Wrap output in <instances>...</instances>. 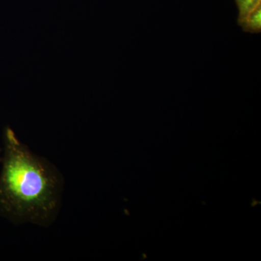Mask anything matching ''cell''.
<instances>
[{"label":"cell","mask_w":261,"mask_h":261,"mask_svg":"<svg viewBox=\"0 0 261 261\" xmlns=\"http://www.w3.org/2000/svg\"><path fill=\"white\" fill-rule=\"evenodd\" d=\"M0 215L13 222L47 225L59 207L62 178L56 168L32 153L13 130H4Z\"/></svg>","instance_id":"6da1fadb"},{"label":"cell","mask_w":261,"mask_h":261,"mask_svg":"<svg viewBox=\"0 0 261 261\" xmlns=\"http://www.w3.org/2000/svg\"><path fill=\"white\" fill-rule=\"evenodd\" d=\"M240 10V18L244 20L260 6V0H235Z\"/></svg>","instance_id":"7a4b0ae2"},{"label":"cell","mask_w":261,"mask_h":261,"mask_svg":"<svg viewBox=\"0 0 261 261\" xmlns=\"http://www.w3.org/2000/svg\"><path fill=\"white\" fill-rule=\"evenodd\" d=\"M260 7L259 6L244 20H246V23L249 28L252 29V30H258L260 28Z\"/></svg>","instance_id":"3957f363"},{"label":"cell","mask_w":261,"mask_h":261,"mask_svg":"<svg viewBox=\"0 0 261 261\" xmlns=\"http://www.w3.org/2000/svg\"><path fill=\"white\" fill-rule=\"evenodd\" d=\"M0 153H1V150H0ZM2 161V159H1V157H0V161Z\"/></svg>","instance_id":"277c9868"}]
</instances>
